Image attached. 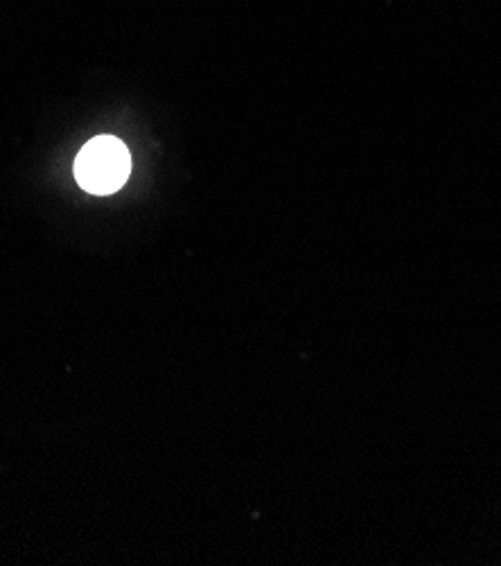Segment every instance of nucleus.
Wrapping results in <instances>:
<instances>
[{
  "mask_svg": "<svg viewBox=\"0 0 501 566\" xmlns=\"http://www.w3.org/2000/svg\"><path fill=\"white\" fill-rule=\"evenodd\" d=\"M132 175V156L116 136L88 140L75 158V179L82 190L106 197L118 192Z\"/></svg>",
  "mask_w": 501,
  "mask_h": 566,
  "instance_id": "f257e3e1",
  "label": "nucleus"
}]
</instances>
